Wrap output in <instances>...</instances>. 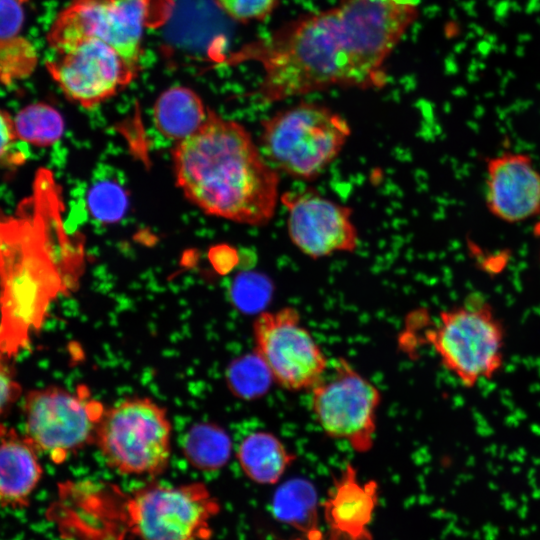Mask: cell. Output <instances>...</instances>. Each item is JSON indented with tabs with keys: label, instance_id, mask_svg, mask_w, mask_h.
Masks as SVG:
<instances>
[{
	"label": "cell",
	"instance_id": "ffe728a7",
	"mask_svg": "<svg viewBox=\"0 0 540 540\" xmlns=\"http://www.w3.org/2000/svg\"><path fill=\"white\" fill-rule=\"evenodd\" d=\"M231 440L226 431L213 423L193 425L183 438V453L188 462L204 471L222 468L231 455Z\"/></svg>",
	"mask_w": 540,
	"mask_h": 540
},
{
	"label": "cell",
	"instance_id": "277c9868",
	"mask_svg": "<svg viewBox=\"0 0 540 540\" xmlns=\"http://www.w3.org/2000/svg\"><path fill=\"white\" fill-rule=\"evenodd\" d=\"M259 147L280 174L317 179L339 156L350 135L346 118L330 107L301 101L261 121Z\"/></svg>",
	"mask_w": 540,
	"mask_h": 540
},
{
	"label": "cell",
	"instance_id": "f1b7e54d",
	"mask_svg": "<svg viewBox=\"0 0 540 540\" xmlns=\"http://www.w3.org/2000/svg\"><path fill=\"white\" fill-rule=\"evenodd\" d=\"M9 358L0 353V416L19 398L21 386L16 381Z\"/></svg>",
	"mask_w": 540,
	"mask_h": 540
},
{
	"label": "cell",
	"instance_id": "7c38bea8",
	"mask_svg": "<svg viewBox=\"0 0 540 540\" xmlns=\"http://www.w3.org/2000/svg\"><path fill=\"white\" fill-rule=\"evenodd\" d=\"M46 68L63 94L85 109H93L116 96L141 71V65L97 38L82 40L56 54L46 62Z\"/></svg>",
	"mask_w": 540,
	"mask_h": 540
},
{
	"label": "cell",
	"instance_id": "5b68a950",
	"mask_svg": "<svg viewBox=\"0 0 540 540\" xmlns=\"http://www.w3.org/2000/svg\"><path fill=\"white\" fill-rule=\"evenodd\" d=\"M173 7V0H72L53 21L47 42L60 54L82 40L97 38L141 65L144 30L165 24Z\"/></svg>",
	"mask_w": 540,
	"mask_h": 540
},
{
	"label": "cell",
	"instance_id": "cb8c5ba5",
	"mask_svg": "<svg viewBox=\"0 0 540 540\" xmlns=\"http://www.w3.org/2000/svg\"><path fill=\"white\" fill-rule=\"evenodd\" d=\"M37 61V51L28 39L19 35L0 40V83L9 85L28 77Z\"/></svg>",
	"mask_w": 540,
	"mask_h": 540
},
{
	"label": "cell",
	"instance_id": "7402d4cb",
	"mask_svg": "<svg viewBox=\"0 0 540 540\" xmlns=\"http://www.w3.org/2000/svg\"><path fill=\"white\" fill-rule=\"evenodd\" d=\"M226 379L230 391L244 400L261 397L274 381L268 367L256 352L234 360L227 369Z\"/></svg>",
	"mask_w": 540,
	"mask_h": 540
},
{
	"label": "cell",
	"instance_id": "d4e9b609",
	"mask_svg": "<svg viewBox=\"0 0 540 540\" xmlns=\"http://www.w3.org/2000/svg\"><path fill=\"white\" fill-rule=\"evenodd\" d=\"M230 18L241 23L263 21L276 9L279 0H214Z\"/></svg>",
	"mask_w": 540,
	"mask_h": 540
},
{
	"label": "cell",
	"instance_id": "d6986e66",
	"mask_svg": "<svg viewBox=\"0 0 540 540\" xmlns=\"http://www.w3.org/2000/svg\"><path fill=\"white\" fill-rule=\"evenodd\" d=\"M318 499L315 487L305 479H291L283 483L272 500L274 517L308 540H321L318 522Z\"/></svg>",
	"mask_w": 540,
	"mask_h": 540
},
{
	"label": "cell",
	"instance_id": "2e32d148",
	"mask_svg": "<svg viewBox=\"0 0 540 540\" xmlns=\"http://www.w3.org/2000/svg\"><path fill=\"white\" fill-rule=\"evenodd\" d=\"M37 449L26 436L0 426V505L23 508L38 485L43 469Z\"/></svg>",
	"mask_w": 540,
	"mask_h": 540
},
{
	"label": "cell",
	"instance_id": "3957f363",
	"mask_svg": "<svg viewBox=\"0 0 540 540\" xmlns=\"http://www.w3.org/2000/svg\"><path fill=\"white\" fill-rule=\"evenodd\" d=\"M176 185L205 214L262 226L280 201V173L239 122L209 108L205 123L172 150Z\"/></svg>",
	"mask_w": 540,
	"mask_h": 540
},
{
	"label": "cell",
	"instance_id": "8fae6325",
	"mask_svg": "<svg viewBox=\"0 0 540 540\" xmlns=\"http://www.w3.org/2000/svg\"><path fill=\"white\" fill-rule=\"evenodd\" d=\"M253 333L255 352L273 380L287 390L311 389L329 367L325 353L294 308L261 313L253 324Z\"/></svg>",
	"mask_w": 540,
	"mask_h": 540
},
{
	"label": "cell",
	"instance_id": "44dd1931",
	"mask_svg": "<svg viewBox=\"0 0 540 540\" xmlns=\"http://www.w3.org/2000/svg\"><path fill=\"white\" fill-rule=\"evenodd\" d=\"M17 138L37 147H48L58 142L64 132L61 113L45 102L22 108L14 117Z\"/></svg>",
	"mask_w": 540,
	"mask_h": 540
},
{
	"label": "cell",
	"instance_id": "5bb4252c",
	"mask_svg": "<svg viewBox=\"0 0 540 540\" xmlns=\"http://www.w3.org/2000/svg\"><path fill=\"white\" fill-rule=\"evenodd\" d=\"M486 205L508 223L540 214V172L527 154L506 152L487 161Z\"/></svg>",
	"mask_w": 540,
	"mask_h": 540
},
{
	"label": "cell",
	"instance_id": "8992f818",
	"mask_svg": "<svg viewBox=\"0 0 540 540\" xmlns=\"http://www.w3.org/2000/svg\"><path fill=\"white\" fill-rule=\"evenodd\" d=\"M94 444L117 472L158 476L170 459L171 423L166 410L151 399H127L105 408Z\"/></svg>",
	"mask_w": 540,
	"mask_h": 540
},
{
	"label": "cell",
	"instance_id": "52a82bcc",
	"mask_svg": "<svg viewBox=\"0 0 540 540\" xmlns=\"http://www.w3.org/2000/svg\"><path fill=\"white\" fill-rule=\"evenodd\" d=\"M425 338L443 366L466 388L491 379L502 367L503 326L490 304L477 297L442 311Z\"/></svg>",
	"mask_w": 540,
	"mask_h": 540
},
{
	"label": "cell",
	"instance_id": "6da1fadb",
	"mask_svg": "<svg viewBox=\"0 0 540 540\" xmlns=\"http://www.w3.org/2000/svg\"><path fill=\"white\" fill-rule=\"evenodd\" d=\"M418 6L388 0H337L242 46L225 64L255 62L263 76L252 95L274 103L330 88L380 89L385 64L418 17Z\"/></svg>",
	"mask_w": 540,
	"mask_h": 540
},
{
	"label": "cell",
	"instance_id": "603a6c76",
	"mask_svg": "<svg viewBox=\"0 0 540 540\" xmlns=\"http://www.w3.org/2000/svg\"><path fill=\"white\" fill-rule=\"evenodd\" d=\"M87 207L98 222L113 224L124 216L128 207V195L116 179L97 178L88 190Z\"/></svg>",
	"mask_w": 540,
	"mask_h": 540
},
{
	"label": "cell",
	"instance_id": "ac0fdd59",
	"mask_svg": "<svg viewBox=\"0 0 540 540\" xmlns=\"http://www.w3.org/2000/svg\"><path fill=\"white\" fill-rule=\"evenodd\" d=\"M237 458L249 479L259 484H274L296 456L274 434L258 431L242 440Z\"/></svg>",
	"mask_w": 540,
	"mask_h": 540
},
{
	"label": "cell",
	"instance_id": "e0dca14e",
	"mask_svg": "<svg viewBox=\"0 0 540 540\" xmlns=\"http://www.w3.org/2000/svg\"><path fill=\"white\" fill-rule=\"evenodd\" d=\"M208 112L209 107L195 91L184 86H173L157 98L153 120L160 134L179 142L201 128Z\"/></svg>",
	"mask_w": 540,
	"mask_h": 540
},
{
	"label": "cell",
	"instance_id": "9a60e30c",
	"mask_svg": "<svg viewBox=\"0 0 540 540\" xmlns=\"http://www.w3.org/2000/svg\"><path fill=\"white\" fill-rule=\"evenodd\" d=\"M377 503V482H360L356 469L347 463L324 502L327 540H372L369 526Z\"/></svg>",
	"mask_w": 540,
	"mask_h": 540
},
{
	"label": "cell",
	"instance_id": "484cf974",
	"mask_svg": "<svg viewBox=\"0 0 540 540\" xmlns=\"http://www.w3.org/2000/svg\"><path fill=\"white\" fill-rule=\"evenodd\" d=\"M268 285L265 280L253 275L243 276L234 284L233 298L242 309H258L267 300Z\"/></svg>",
	"mask_w": 540,
	"mask_h": 540
},
{
	"label": "cell",
	"instance_id": "4fadbf2b",
	"mask_svg": "<svg viewBox=\"0 0 540 540\" xmlns=\"http://www.w3.org/2000/svg\"><path fill=\"white\" fill-rule=\"evenodd\" d=\"M280 202L287 211L289 238L304 255L316 260L357 249L359 233L351 207L309 187L284 192Z\"/></svg>",
	"mask_w": 540,
	"mask_h": 540
},
{
	"label": "cell",
	"instance_id": "9c48e42d",
	"mask_svg": "<svg viewBox=\"0 0 540 540\" xmlns=\"http://www.w3.org/2000/svg\"><path fill=\"white\" fill-rule=\"evenodd\" d=\"M85 386L77 391L50 386L29 392L24 401L26 437L55 463L95 442L104 413Z\"/></svg>",
	"mask_w": 540,
	"mask_h": 540
},
{
	"label": "cell",
	"instance_id": "1f68e13d",
	"mask_svg": "<svg viewBox=\"0 0 540 540\" xmlns=\"http://www.w3.org/2000/svg\"><path fill=\"white\" fill-rule=\"evenodd\" d=\"M19 1L23 3V2L26 1V0H19Z\"/></svg>",
	"mask_w": 540,
	"mask_h": 540
},
{
	"label": "cell",
	"instance_id": "4316f807",
	"mask_svg": "<svg viewBox=\"0 0 540 540\" xmlns=\"http://www.w3.org/2000/svg\"><path fill=\"white\" fill-rule=\"evenodd\" d=\"M14 118L0 109V165H21L25 161L23 152L17 149Z\"/></svg>",
	"mask_w": 540,
	"mask_h": 540
},
{
	"label": "cell",
	"instance_id": "83f0119b",
	"mask_svg": "<svg viewBox=\"0 0 540 540\" xmlns=\"http://www.w3.org/2000/svg\"><path fill=\"white\" fill-rule=\"evenodd\" d=\"M25 13L19 0H0V40L19 36Z\"/></svg>",
	"mask_w": 540,
	"mask_h": 540
},
{
	"label": "cell",
	"instance_id": "7a4b0ae2",
	"mask_svg": "<svg viewBox=\"0 0 540 540\" xmlns=\"http://www.w3.org/2000/svg\"><path fill=\"white\" fill-rule=\"evenodd\" d=\"M60 186L40 169L14 215L0 211V353L11 359L39 331L50 305L78 286L82 237L68 232Z\"/></svg>",
	"mask_w": 540,
	"mask_h": 540
},
{
	"label": "cell",
	"instance_id": "4dcf8cb0",
	"mask_svg": "<svg viewBox=\"0 0 540 540\" xmlns=\"http://www.w3.org/2000/svg\"><path fill=\"white\" fill-rule=\"evenodd\" d=\"M534 234L540 236V222L535 225Z\"/></svg>",
	"mask_w": 540,
	"mask_h": 540
},
{
	"label": "cell",
	"instance_id": "ba28073f",
	"mask_svg": "<svg viewBox=\"0 0 540 540\" xmlns=\"http://www.w3.org/2000/svg\"><path fill=\"white\" fill-rule=\"evenodd\" d=\"M127 530L139 540H210L219 503L203 483H153L124 497Z\"/></svg>",
	"mask_w": 540,
	"mask_h": 540
},
{
	"label": "cell",
	"instance_id": "30bf717a",
	"mask_svg": "<svg viewBox=\"0 0 540 540\" xmlns=\"http://www.w3.org/2000/svg\"><path fill=\"white\" fill-rule=\"evenodd\" d=\"M310 391L311 411L325 434L346 441L356 452L372 448L381 402L373 383L338 358Z\"/></svg>",
	"mask_w": 540,
	"mask_h": 540
},
{
	"label": "cell",
	"instance_id": "f546056e",
	"mask_svg": "<svg viewBox=\"0 0 540 540\" xmlns=\"http://www.w3.org/2000/svg\"><path fill=\"white\" fill-rule=\"evenodd\" d=\"M388 1H393V2H396V3H399V4H409V5L418 6V3H419L420 0H388Z\"/></svg>",
	"mask_w": 540,
	"mask_h": 540
}]
</instances>
